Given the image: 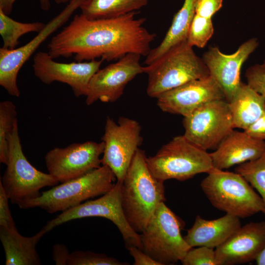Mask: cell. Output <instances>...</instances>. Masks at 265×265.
<instances>
[{"instance_id":"1","label":"cell","mask_w":265,"mask_h":265,"mask_svg":"<svg viewBox=\"0 0 265 265\" xmlns=\"http://www.w3.org/2000/svg\"><path fill=\"white\" fill-rule=\"evenodd\" d=\"M137 13L97 20L76 14L51 39L48 53L53 59L74 55L78 62L99 58L110 61L130 53L147 56L156 35L144 27L145 18H135Z\"/></svg>"},{"instance_id":"2","label":"cell","mask_w":265,"mask_h":265,"mask_svg":"<svg viewBox=\"0 0 265 265\" xmlns=\"http://www.w3.org/2000/svg\"><path fill=\"white\" fill-rule=\"evenodd\" d=\"M146 159L145 151L139 148L121 186L124 212L137 233L143 231L159 204L166 200L164 181L155 177Z\"/></svg>"},{"instance_id":"3","label":"cell","mask_w":265,"mask_h":265,"mask_svg":"<svg viewBox=\"0 0 265 265\" xmlns=\"http://www.w3.org/2000/svg\"><path fill=\"white\" fill-rule=\"evenodd\" d=\"M144 73L148 76L146 93L156 98L189 81L210 75L202 58L195 53L186 40L144 66Z\"/></svg>"},{"instance_id":"4","label":"cell","mask_w":265,"mask_h":265,"mask_svg":"<svg viewBox=\"0 0 265 265\" xmlns=\"http://www.w3.org/2000/svg\"><path fill=\"white\" fill-rule=\"evenodd\" d=\"M115 179L110 168L102 165L80 177L57 184L42 192L38 197L18 206L23 209L39 208L50 213L62 212L106 193L114 186Z\"/></svg>"},{"instance_id":"5","label":"cell","mask_w":265,"mask_h":265,"mask_svg":"<svg viewBox=\"0 0 265 265\" xmlns=\"http://www.w3.org/2000/svg\"><path fill=\"white\" fill-rule=\"evenodd\" d=\"M208 174L200 186L215 208L239 218L265 212L261 197L239 174L214 168Z\"/></svg>"},{"instance_id":"6","label":"cell","mask_w":265,"mask_h":265,"mask_svg":"<svg viewBox=\"0 0 265 265\" xmlns=\"http://www.w3.org/2000/svg\"><path fill=\"white\" fill-rule=\"evenodd\" d=\"M185 223L164 202L140 233L141 250L161 265L181 261L191 247L181 234Z\"/></svg>"},{"instance_id":"7","label":"cell","mask_w":265,"mask_h":265,"mask_svg":"<svg viewBox=\"0 0 265 265\" xmlns=\"http://www.w3.org/2000/svg\"><path fill=\"white\" fill-rule=\"evenodd\" d=\"M146 160L155 177L164 182L171 179L185 181L198 174L209 173L214 168L210 153L184 135L173 137Z\"/></svg>"},{"instance_id":"8","label":"cell","mask_w":265,"mask_h":265,"mask_svg":"<svg viewBox=\"0 0 265 265\" xmlns=\"http://www.w3.org/2000/svg\"><path fill=\"white\" fill-rule=\"evenodd\" d=\"M6 168L0 183L11 203L19 205L40 196V190L59 183L51 174L34 167L25 156L19 133L18 121L9 137Z\"/></svg>"},{"instance_id":"9","label":"cell","mask_w":265,"mask_h":265,"mask_svg":"<svg viewBox=\"0 0 265 265\" xmlns=\"http://www.w3.org/2000/svg\"><path fill=\"white\" fill-rule=\"evenodd\" d=\"M122 183L116 182L111 190L100 197L86 201L61 212L49 221L42 228L47 233L68 221L90 217H101L110 220L122 235L126 248L136 246L141 250L140 234L129 223L122 208Z\"/></svg>"},{"instance_id":"10","label":"cell","mask_w":265,"mask_h":265,"mask_svg":"<svg viewBox=\"0 0 265 265\" xmlns=\"http://www.w3.org/2000/svg\"><path fill=\"white\" fill-rule=\"evenodd\" d=\"M185 137L201 149L215 150L234 130L232 113L225 99L205 103L184 117Z\"/></svg>"},{"instance_id":"11","label":"cell","mask_w":265,"mask_h":265,"mask_svg":"<svg viewBox=\"0 0 265 265\" xmlns=\"http://www.w3.org/2000/svg\"><path fill=\"white\" fill-rule=\"evenodd\" d=\"M141 127L136 120L120 117L116 123L107 116L102 140V165L110 168L117 182L122 183L132 160L143 141Z\"/></svg>"},{"instance_id":"12","label":"cell","mask_w":265,"mask_h":265,"mask_svg":"<svg viewBox=\"0 0 265 265\" xmlns=\"http://www.w3.org/2000/svg\"><path fill=\"white\" fill-rule=\"evenodd\" d=\"M86 0H71L66 6L46 24L38 34L26 44L13 50L0 49V85L13 97H19V72L40 45L65 24Z\"/></svg>"},{"instance_id":"13","label":"cell","mask_w":265,"mask_h":265,"mask_svg":"<svg viewBox=\"0 0 265 265\" xmlns=\"http://www.w3.org/2000/svg\"><path fill=\"white\" fill-rule=\"evenodd\" d=\"M104 144L93 141L55 147L48 152L45 161L48 173L59 182L80 177L102 165Z\"/></svg>"},{"instance_id":"14","label":"cell","mask_w":265,"mask_h":265,"mask_svg":"<svg viewBox=\"0 0 265 265\" xmlns=\"http://www.w3.org/2000/svg\"><path fill=\"white\" fill-rule=\"evenodd\" d=\"M141 55L128 53L117 62L99 69L91 78L85 103L90 106L100 100L113 103L123 94L127 84L137 75L144 73L140 64Z\"/></svg>"},{"instance_id":"15","label":"cell","mask_w":265,"mask_h":265,"mask_svg":"<svg viewBox=\"0 0 265 265\" xmlns=\"http://www.w3.org/2000/svg\"><path fill=\"white\" fill-rule=\"evenodd\" d=\"M33 60L34 74L41 82L46 84L54 81L66 83L77 97L86 96L90 81L103 61L95 59L60 63L54 61L48 53L44 52L36 53Z\"/></svg>"},{"instance_id":"16","label":"cell","mask_w":265,"mask_h":265,"mask_svg":"<svg viewBox=\"0 0 265 265\" xmlns=\"http://www.w3.org/2000/svg\"><path fill=\"white\" fill-rule=\"evenodd\" d=\"M157 99V105L162 111L184 117L207 102L226 100L221 87L211 75L167 91Z\"/></svg>"},{"instance_id":"17","label":"cell","mask_w":265,"mask_h":265,"mask_svg":"<svg viewBox=\"0 0 265 265\" xmlns=\"http://www.w3.org/2000/svg\"><path fill=\"white\" fill-rule=\"evenodd\" d=\"M258 45L257 39L252 38L242 43L231 54L223 53L216 47L210 48L204 53L203 60L210 75L221 87L227 102L232 100L240 86L242 65Z\"/></svg>"},{"instance_id":"18","label":"cell","mask_w":265,"mask_h":265,"mask_svg":"<svg viewBox=\"0 0 265 265\" xmlns=\"http://www.w3.org/2000/svg\"><path fill=\"white\" fill-rule=\"evenodd\" d=\"M265 247V221L239 227L215 250L219 265H234L256 260Z\"/></svg>"},{"instance_id":"19","label":"cell","mask_w":265,"mask_h":265,"mask_svg":"<svg viewBox=\"0 0 265 265\" xmlns=\"http://www.w3.org/2000/svg\"><path fill=\"white\" fill-rule=\"evenodd\" d=\"M265 152V141L233 130L210 155L214 168L223 170L256 159Z\"/></svg>"},{"instance_id":"20","label":"cell","mask_w":265,"mask_h":265,"mask_svg":"<svg viewBox=\"0 0 265 265\" xmlns=\"http://www.w3.org/2000/svg\"><path fill=\"white\" fill-rule=\"evenodd\" d=\"M240 227L239 218L230 214L213 220L205 219L197 215L184 238L191 248L206 246L216 248Z\"/></svg>"},{"instance_id":"21","label":"cell","mask_w":265,"mask_h":265,"mask_svg":"<svg viewBox=\"0 0 265 265\" xmlns=\"http://www.w3.org/2000/svg\"><path fill=\"white\" fill-rule=\"evenodd\" d=\"M46 234L42 229L34 236L25 237L19 233L17 228L0 227V239L4 250L5 265H41L36 247Z\"/></svg>"},{"instance_id":"22","label":"cell","mask_w":265,"mask_h":265,"mask_svg":"<svg viewBox=\"0 0 265 265\" xmlns=\"http://www.w3.org/2000/svg\"><path fill=\"white\" fill-rule=\"evenodd\" d=\"M228 103L232 113L234 128L243 130L255 122L265 108V98L247 83L242 82Z\"/></svg>"},{"instance_id":"23","label":"cell","mask_w":265,"mask_h":265,"mask_svg":"<svg viewBox=\"0 0 265 265\" xmlns=\"http://www.w3.org/2000/svg\"><path fill=\"white\" fill-rule=\"evenodd\" d=\"M197 0H185L181 8L174 16L171 25L162 42L151 49L144 64L149 65L178 43L186 40L187 32L195 14Z\"/></svg>"},{"instance_id":"24","label":"cell","mask_w":265,"mask_h":265,"mask_svg":"<svg viewBox=\"0 0 265 265\" xmlns=\"http://www.w3.org/2000/svg\"><path fill=\"white\" fill-rule=\"evenodd\" d=\"M147 3L148 0H86L80 8L89 20L105 19L136 11Z\"/></svg>"},{"instance_id":"25","label":"cell","mask_w":265,"mask_h":265,"mask_svg":"<svg viewBox=\"0 0 265 265\" xmlns=\"http://www.w3.org/2000/svg\"><path fill=\"white\" fill-rule=\"evenodd\" d=\"M45 25L39 22L22 23L16 21L0 9V34L3 41L2 48L13 50L19 44L22 35L31 32H39Z\"/></svg>"},{"instance_id":"26","label":"cell","mask_w":265,"mask_h":265,"mask_svg":"<svg viewBox=\"0 0 265 265\" xmlns=\"http://www.w3.org/2000/svg\"><path fill=\"white\" fill-rule=\"evenodd\" d=\"M16 106L10 101L0 103V162L7 164L9 156V141L17 119Z\"/></svg>"},{"instance_id":"27","label":"cell","mask_w":265,"mask_h":265,"mask_svg":"<svg viewBox=\"0 0 265 265\" xmlns=\"http://www.w3.org/2000/svg\"><path fill=\"white\" fill-rule=\"evenodd\" d=\"M235 170L257 190L265 209V152L256 159L239 164Z\"/></svg>"},{"instance_id":"28","label":"cell","mask_w":265,"mask_h":265,"mask_svg":"<svg viewBox=\"0 0 265 265\" xmlns=\"http://www.w3.org/2000/svg\"><path fill=\"white\" fill-rule=\"evenodd\" d=\"M213 33L212 18L195 14L187 32L186 41L191 47H204Z\"/></svg>"},{"instance_id":"29","label":"cell","mask_w":265,"mask_h":265,"mask_svg":"<svg viewBox=\"0 0 265 265\" xmlns=\"http://www.w3.org/2000/svg\"><path fill=\"white\" fill-rule=\"evenodd\" d=\"M128 263L106 254L90 251H75L69 254L67 265H128Z\"/></svg>"},{"instance_id":"30","label":"cell","mask_w":265,"mask_h":265,"mask_svg":"<svg viewBox=\"0 0 265 265\" xmlns=\"http://www.w3.org/2000/svg\"><path fill=\"white\" fill-rule=\"evenodd\" d=\"M181 262L183 265H219L215 250L206 246L191 248Z\"/></svg>"},{"instance_id":"31","label":"cell","mask_w":265,"mask_h":265,"mask_svg":"<svg viewBox=\"0 0 265 265\" xmlns=\"http://www.w3.org/2000/svg\"><path fill=\"white\" fill-rule=\"evenodd\" d=\"M245 76L247 83L265 98V61L249 67Z\"/></svg>"},{"instance_id":"32","label":"cell","mask_w":265,"mask_h":265,"mask_svg":"<svg viewBox=\"0 0 265 265\" xmlns=\"http://www.w3.org/2000/svg\"><path fill=\"white\" fill-rule=\"evenodd\" d=\"M9 198L0 183V227L16 228L9 207Z\"/></svg>"},{"instance_id":"33","label":"cell","mask_w":265,"mask_h":265,"mask_svg":"<svg viewBox=\"0 0 265 265\" xmlns=\"http://www.w3.org/2000/svg\"><path fill=\"white\" fill-rule=\"evenodd\" d=\"M223 0H197L195 14L201 17L210 18L222 6Z\"/></svg>"},{"instance_id":"34","label":"cell","mask_w":265,"mask_h":265,"mask_svg":"<svg viewBox=\"0 0 265 265\" xmlns=\"http://www.w3.org/2000/svg\"><path fill=\"white\" fill-rule=\"evenodd\" d=\"M244 132L253 138L265 141V108L260 117Z\"/></svg>"},{"instance_id":"35","label":"cell","mask_w":265,"mask_h":265,"mask_svg":"<svg viewBox=\"0 0 265 265\" xmlns=\"http://www.w3.org/2000/svg\"><path fill=\"white\" fill-rule=\"evenodd\" d=\"M127 249L134 259V265H161L136 246H130Z\"/></svg>"},{"instance_id":"36","label":"cell","mask_w":265,"mask_h":265,"mask_svg":"<svg viewBox=\"0 0 265 265\" xmlns=\"http://www.w3.org/2000/svg\"><path fill=\"white\" fill-rule=\"evenodd\" d=\"M70 253L66 246L60 243L53 245V259L56 265H67Z\"/></svg>"},{"instance_id":"37","label":"cell","mask_w":265,"mask_h":265,"mask_svg":"<svg viewBox=\"0 0 265 265\" xmlns=\"http://www.w3.org/2000/svg\"><path fill=\"white\" fill-rule=\"evenodd\" d=\"M16 0H0V9L6 15H10ZM41 8L44 11H49L51 6L50 0H39Z\"/></svg>"},{"instance_id":"38","label":"cell","mask_w":265,"mask_h":265,"mask_svg":"<svg viewBox=\"0 0 265 265\" xmlns=\"http://www.w3.org/2000/svg\"><path fill=\"white\" fill-rule=\"evenodd\" d=\"M255 261L258 265H265V247Z\"/></svg>"},{"instance_id":"39","label":"cell","mask_w":265,"mask_h":265,"mask_svg":"<svg viewBox=\"0 0 265 265\" xmlns=\"http://www.w3.org/2000/svg\"><path fill=\"white\" fill-rule=\"evenodd\" d=\"M71 0H54V2L58 4H63L69 2Z\"/></svg>"}]
</instances>
